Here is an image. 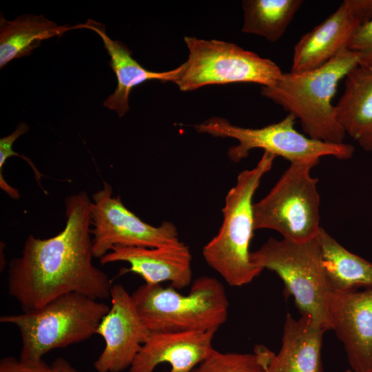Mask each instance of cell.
I'll list each match as a JSON object with an SVG mask.
<instances>
[{
  "label": "cell",
  "instance_id": "obj_15",
  "mask_svg": "<svg viewBox=\"0 0 372 372\" xmlns=\"http://www.w3.org/2000/svg\"><path fill=\"white\" fill-rule=\"evenodd\" d=\"M216 331L151 332L129 372H154L163 363L170 365L167 372H190L215 349Z\"/></svg>",
  "mask_w": 372,
  "mask_h": 372
},
{
  "label": "cell",
  "instance_id": "obj_17",
  "mask_svg": "<svg viewBox=\"0 0 372 372\" xmlns=\"http://www.w3.org/2000/svg\"><path fill=\"white\" fill-rule=\"evenodd\" d=\"M327 330L309 315L295 319L287 313L282 346L267 366V372H322L321 349Z\"/></svg>",
  "mask_w": 372,
  "mask_h": 372
},
{
  "label": "cell",
  "instance_id": "obj_5",
  "mask_svg": "<svg viewBox=\"0 0 372 372\" xmlns=\"http://www.w3.org/2000/svg\"><path fill=\"white\" fill-rule=\"evenodd\" d=\"M135 308L150 332L218 330L227 320L229 301L223 285L203 276L187 295L172 286L145 283L132 294Z\"/></svg>",
  "mask_w": 372,
  "mask_h": 372
},
{
  "label": "cell",
  "instance_id": "obj_14",
  "mask_svg": "<svg viewBox=\"0 0 372 372\" xmlns=\"http://www.w3.org/2000/svg\"><path fill=\"white\" fill-rule=\"evenodd\" d=\"M192 260L189 247L178 240L154 248L116 246L100 262H127L130 267L125 272L139 275L147 284L170 282V286L178 290L192 282Z\"/></svg>",
  "mask_w": 372,
  "mask_h": 372
},
{
  "label": "cell",
  "instance_id": "obj_22",
  "mask_svg": "<svg viewBox=\"0 0 372 372\" xmlns=\"http://www.w3.org/2000/svg\"><path fill=\"white\" fill-rule=\"evenodd\" d=\"M274 353L256 346L254 353H212L190 372H267Z\"/></svg>",
  "mask_w": 372,
  "mask_h": 372
},
{
  "label": "cell",
  "instance_id": "obj_20",
  "mask_svg": "<svg viewBox=\"0 0 372 372\" xmlns=\"http://www.w3.org/2000/svg\"><path fill=\"white\" fill-rule=\"evenodd\" d=\"M316 238L331 290L372 287V262L349 251L322 227Z\"/></svg>",
  "mask_w": 372,
  "mask_h": 372
},
{
  "label": "cell",
  "instance_id": "obj_23",
  "mask_svg": "<svg viewBox=\"0 0 372 372\" xmlns=\"http://www.w3.org/2000/svg\"><path fill=\"white\" fill-rule=\"evenodd\" d=\"M28 125L26 123L21 122L17 125V128L12 134L0 138V187L4 192H6L10 198L13 199H19L20 198V194L17 189L12 187L8 184V183L5 180L3 174L4 165L10 157L16 156L25 160L32 167L37 183L41 187H42L41 184L42 174L39 172L32 161L30 158L18 154L12 149V146L15 141L23 134L28 132ZM42 189L43 192L47 194L43 187Z\"/></svg>",
  "mask_w": 372,
  "mask_h": 372
},
{
  "label": "cell",
  "instance_id": "obj_27",
  "mask_svg": "<svg viewBox=\"0 0 372 372\" xmlns=\"http://www.w3.org/2000/svg\"><path fill=\"white\" fill-rule=\"evenodd\" d=\"M364 372H372V366L369 369H367L366 371Z\"/></svg>",
  "mask_w": 372,
  "mask_h": 372
},
{
  "label": "cell",
  "instance_id": "obj_7",
  "mask_svg": "<svg viewBox=\"0 0 372 372\" xmlns=\"http://www.w3.org/2000/svg\"><path fill=\"white\" fill-rule=\"evenodd\" d=\"M250 259L260 269L273 271L282 279L285 296L293 297L301 315L311 316L331 330L327 296L331 289L316 238L304 242L270 238L251 252Z\"/></svg>",
  "mask_w": 372,
  "mask_h": 372
},
{
  "label": "cell",
  "instance_id": "obj_2",
  "mask_svg": "<svg viewBox=\"0 0 372 372\" xmlns=\"http://www.w3.org/2000/svg\"><path fill=\"white\" fill-rule=\"evenodd\" d=\"M359 61L358 54L345 49L316 69L282 73L273 85L262 87L261 94L298 119L309 138L342 143L346 134L332 100L340 80Z\"/></svg>",
  "mask_w": 372,
  "mask_h": 372
},
{
  "label": "cell",
  "instance_id": "obj_16",
  "mask_svg": "<svg viewBox=\"0 0 372 372\" xmlns=\"http://www.w3.org/2000/svg\"><path fill=\"white\" fill-rule=\"evenodd\" d=\"M74 29H89L102 39L105 49L110 56L109 66L117 79L114 92L103 102V105L116 112L121 117L130 110L129 97L132 89L148 81H173L177 68L166 72L149 71L132 57L128 47L119 41L112 40L105 32L103 24L93 19L74 25Z\"/></svg>",
  "mask_w": 372,
  "mask_h": 372
},
{
  "label": "cell",
  "instance_id": "obj_18",
  "mask_svg": "<svg viewBox=\"0 0 372 372\" xmlns=\"http://www.w3.org/2000/svg\"><path fill=\"white\" fill-rule=\"evenodd\" d=\"M343 94L335 105L346 135L372 152V70L359 65L344 78Z\"/></svg>",
  "mask_w": 372,
  "mask_h": 372
},
{
  "label": "cell",
  "instance_id": "obj_9",
  "mask_svg": "<svg viewBox=\"0 0 372 372\" xmlns=\"http://www.w3.org/2000/svg\"><path fill=\"white\" fill-rule=\"evenodd\" d=\"M296 120L293 115L288 114L278 123L254 129L234 125L225 118L214 117L195 125V128L200 133L236 139L238 144L229 147L227 152L229 158L235 163L247 157L249 151L255 148L280 156L290 163L320 160L328 156L339 160L352 158L353 145L327 143L306 136L294 128Z\"/></svg>",
  "mask_w": 372,
  "mask_h": 372
},
{
  "label": "cell",
  "instance_id": "obj_11",
  "mask_svg": "<svg viewBox=\"0 0 372 372\" xmlns=\"http://www.w3.org/2000/svg\"><path fill=\"white\" fill-rule=\"evenodd\" d=\"M372 18V0H344L335 12L303 34L293 48L291 72L316 69L348 49L361 25Z\"/></svg>",
  "mask_w": 372,
  "mask_h": 372
},
{
  "label": "cell",
  "instance_id": "obj_13",
  "mask_svg": "<svg viewBox=\"0 0 372 372\" xmlns=\"http://www.w3.org/2000/svg\"><path fill=\"white\" fill-rule=\"evenodd\" d=\"M358 289L331 290L327 312L351 371L364 372L372 366V287Z\"/></svg>",
  "mask_w": 372,
  "mask_h": 372
},
{
  "label": "cell",
  "instance_id": "obj_21",
  "mask_svg": "<svg viewBox=\"0 0 372 372\" xmlns=\"http://www.w3.org/2000/svg\"><path fill=\"white\" fill-rule=\"evenodd\" d=\"M302 3V0L243 1L242 32L276 42L283 36Z\"/></svg>",
  "mask_w": 372,
  "mask_h": 372
},
{
  "label": "cell",
  "instance_id": "obj_25",
  "mask_svg": "<svg viewBox=\"0 0 372 372\" xmlns=\"http://www.w3.org/2000/svg\"><path fill=\"white\" fill-rule=\"evenodd\" d=\"M0 372H52V369L43 359L22 360L8 356L1 360Z\"/></svg>",
  "mask_w": 372,
  "mask_h": 372
},
{
  "label": "cell",
  "instance_id": "obj_10",
  "mask_svg": "<svg viewBox=\"0 0 372 372\" xmlns=\"http://www.w3.org/2000/svg\"><path fill=\"white\" fill-rule=\"evenodd\" d=\"M92 250L101 258L116 246L158 247L179 240L176 226L164 222L153 226L143 221L113 196L106 181L92 196L90 204Z\"/></svg>",
  "mask_w": 372,
  "mask_h": 372
},
{
  "label": "cell",
  "instance_id": "obj_28",
  "mask_svg": "<svg viewBox=\"0 0 372 372\" xmlns=\"http://www.w3.org/2000/svg\"><path fill=\"white\" fill-rule=\"evenodd\" d=\"M344 372H352V371L351 369H347V370L344 371Z\"/></svg>",
  "mask_w": 372,
  "mask_h": 372
},
{
  "label": "cell",
  "instance_id": "obj_12",
  "mask_svg": "<svg viewBox=\"0 0 372 372\" xmlns=\"http://www.w3.org/2000/svg\"><path fill=\"white\" fill-rule=\"evenodd\" d=\"M111 306L96 331L105 347L93 366L97 372L130 369L150 331L142 322L132 296L121 284L112 285Z\"/></svg>",
  "mask_w": 372,
  "mask_h": 372
},
{
  "label": "cell",
  "instance_id": "obj_1",
  "mask_svg": "<svg viewBox=\"0 0 372 372\" xmlns=\"http://www.w3.org/2000/svg\"><path fill=\"white\" fill-rule=\"evenodd\" d=\"M64 203V228L45 239L29 235L21 255L8 265V293L23 312L69 293L99 300L110 298L111 280L93 264L91 199L81 191L67 196Z\"/></svg>",
  "mask_w": 372,
  "mask_h": 372
},
{
  "label": "cell",
  "instance_id": "obj_3",
  "mask_svg": "<svg viewBox=\"0 0 372 372\" xmlns=\"http://www.w3.org/2000/svg\"><path fill=\"white\" fill-rule=\"evenodd\" d=\"M276 158L264 152L255 167L238 174L225 197L221 227L203 249L207 264L230 286L249 284L262 271L250 259L249 245L255 230L253 198Z\"/></svg>",
  "mask_w": 372,
  "mask_h": 372
},
{
  "label": "cell",
  "instance_id": "obj_24",
  "mask_svg": "<svg viewBox=\"0 0 372 372\" xmlns=\"http://www.w3.org/2000/svg\"><path fill=\"white\" fill-rule=\"evenodd\" d=\"M348 49L359 54V65L372 70V18L353 37Z\"/></svg>",
  "mask_w": 372,
  "mask_h": 372
},
{
  "label": "cell",
  "instance_id": "obj_26",
  "mask_svg": "<svg viewBox=\"0 0 372 372\" xmlns=\"http://www.w3.org/2000/svg\"><path fill=\"white\" fill-rule=\"evenodd\" d=\"M52 372H79L66 359L57 358L52 363Z\"/></svg>",
  "mask_w": 372,
  "mask_h": 372
},
{
  "label": "cell",
  "instance_id": "obj_6",
  "mask_svg": "<svg viewBox=\"0 0 372 372\" xmlns=\"http://www.w3.org/2000/svg\"><path fill=\"white\" fill-rule=\"evenodd\" d=\"M320 160L290 163L281 177L258 202L254 203V229L280 233L284 239L304 242L320 232V198L318 178L311 170Z\"/></svg>",
  "mask_w": 372,
  "mask_h": 372
},
{
  "label": "cell",
  "instance_id": "obj_19",
  "mask_svg": "<svg viewBox=\"0 0 372 372\" xmlns=\"http://www.w3.org/2000/svg\"><path fill=\"white\" fill-rule=\"evenodd\" d=\"M74 29V25H59L42 14H22L7 21L1 14L0 68L14 59L29 56L41 41Z\"/></svg>",
  "mask_w": 372,
  "mask_h": 372
},
{
  "label": "cell",
  "instance_id": "obj_8",
  "mask_svg": "<svg viewBox=\"0 0 372 372\" xmlns=\"http://www.w3.org/2000/svg\"><path fill=\"white\" fill-rule=\"evenodd\" d=\"M187 60L177 68L172 82L181 91L205 85L255 83L271 86L283 73L273 61L226 41L185 37Z\"/></svg>",
  "mask_w": 372,
  "mask_h": 372
},
{
  "label": "cell",
  "instance_id": "obj_4",
  "mask_svg": "<svg viewBox=\"0 0 372 372\" xmlns=\"http://www.w3.org/2000/svg\"><path fill=\"white\" fill-rule=\"evenodd\" d=\"M110 307L101 300L69 293L37 309L1 316L0 322L18 329L21 338L19 359L37 360L52 350L81 342L96 334Z\"/></svg>",
  "mask_w": 372,
  "mask_h": 372
}]
</instances>
